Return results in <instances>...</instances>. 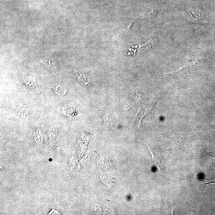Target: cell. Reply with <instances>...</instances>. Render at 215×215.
Returning <instances> with one entry per match:
<instances>
[{"label": "cell", "mask_w": 215, "mask_h": 215, "mask_svg": "<svg viewBox=\"0 0 215 215\" xmlns=\"http://www.w3.org/2000/svg\"><path fill=\"white\" fill-rule=\"evenodd\" d=\"M31 107L27 104L20 103L17 108V113L23 118H25L31 111Z\"/></svg>", "instance_id": "obj_1"}, {"label": "cell", "mask_w": 215, "mask_h": 215, "mask_svg": "<svg viewBox=\"0 0 215 215\" xmlns=\"http://www.w3.org/2000/svg\"><path fill=\"white\" fill-rule=\"evenodd\" d=\"M51 90L52 92L59 96H63L66 93V89L65 87L62 85L57 84L52 85Z\"/></svg>", "instance_id": "obj_2"}, {"label": "cell", "mask_w": 215, "mask_h": 215, "mask_svg": "<svg viewBox=\"0 0 215 215\" xmlns=\"http://www.w3.org/2000/svg\"><path fill=\"white\" fill-rule=\"evenodd\" d=\"M145 107L144 106H142V107H141L140 109H139V110H138V113L137 114L136 116V118L139 120H140V122L141 121V120L142 118L143 117H144L145 114H146L148 113L149 112V110H150L151 108H146L145 109Z\"/></svg>", "instance_id": "obj_3"}, {"label": "cell", "mask_w": 215, "mask_h": 215, "mask_svg": "<svg viewBox=\"0 0 215 215\" xmlns=\"http://www.w3.org/2000/svg\"><path fill=\"white\" fill-rule=\"evenodd\" d=\"M24 81L26 84L27 86H29L31 87H35L36 86L35 81L33 79L27 78L24 79Z\"/></svg>", "instance_id": "obj_4"}, {"label": "cell", "mask_w": 215, "mask_h": 215, "mask_svg": "<svg viewBox=\"0 0 215 215\" xmlns=\"http://www.w3.org/2000/svg\"><path fill=\"white\" fill-rule=\"evenodd\" d=\"M212 183H215V181H211V180H210V181H209V182H206V183L204 184L208 185L209 184H212Z\"/></svg>", "instance_id": "obj_5"}]
</instances>
